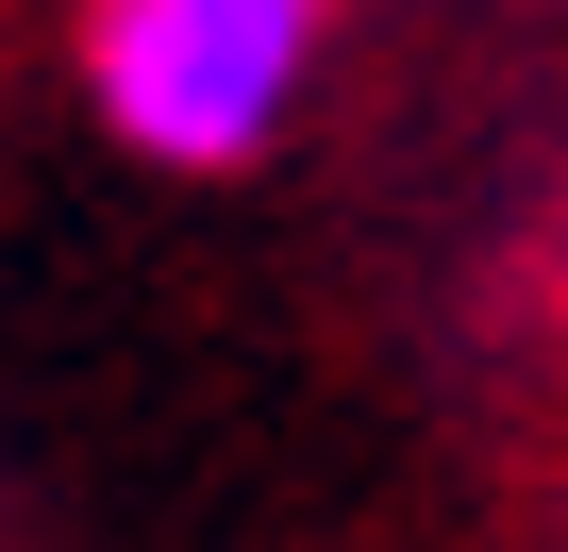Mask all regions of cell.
<instances>
[{"mask_svg":"<svg viewBox=\"0 0 568 552\" xmlns=\"http://www.w3.org/2000/svg\"><path fill=\"white\" fill-rule=\"evenodd\" d=\"M318 68V0H84V101L151 168H251Z\"/></svg>","mask_w":568,"mask_h":552,"instance_id":"6da1fadb","label":"cell"}]
</instances>
